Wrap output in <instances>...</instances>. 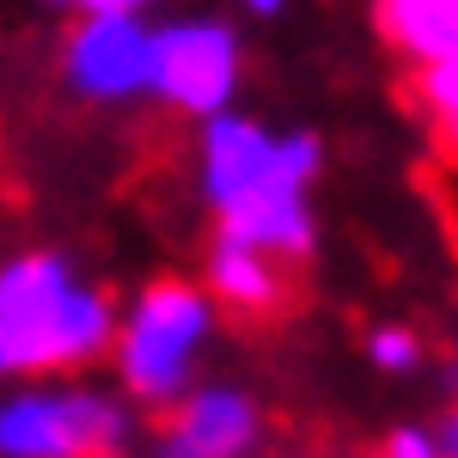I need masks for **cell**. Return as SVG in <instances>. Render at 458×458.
<instances>
[{
    "instance_id": "6da1fadb",
    "label": "cell",
    "mask_w": 458,
    "mask_h": 458,
    "mask_svg": "<svg viewBox=\"0 0 458 458\" xmlns=\"http://www.w3.org/2000/svg\"><path fill=\"white\" fill-rule=\"evenodd\" d=\"M116 293L68 250H13L0 263V386L73 379L110 360Z\"/></svg>"
},
{
    "instance_id": "7a4b0ae2",
    "label": "cell",
    "mask_w": 458,
    "mask_h": 458,
    "mask_svg": "<svg viewBox=\"0 0 458 458\" xmlns=\"http://www.w3.org/2000/svg\"><path fill=\"white\" fill-rule=\"evenodd\" d=\"M220 306L196 276H153L129 300H116V336H110V386L141 416H165L183 391L202 379Z\"/></svg>"
},
{
    "instance_id": "3957f363",
    "label": "cell",
    "mask_w": 458,
    "mask_h": 458,
    "mask_svg": "<svg viewBox=\"0 0 458 458\" xmlns=\"http://www.w3.org/2000/svg\"><path fill=\"white\" fill-rule=\"evenodd\" d=\"M147 416L92 373L0 386V458H129Z\"/></svg>"
},
{
    "instance_id": "277c9868",
    "label": "cell",
    "mask_w": 458,
    "mask_h": 458,
    "mask_svg": "<svg viewBox=\"0 0 458 458\" xmlns=\"http://www.w3.org/2000/svg\"><path fill=\"white\" fill-rule=\"evenodd\" d=\"M324 135L318 129H282L276 141V165L250 183L233 208L214 214V233L220 239H239V245L269 250L276 263L300 269L318 257V177H324Z\"/></svg>"
},
{
    "instance_id": "5b68a950",
    "label": "cell",
    "mask_w": 458,
    "mask_h": 458,
    "mask_svg": "<svg viewBox=\"0 0 458 458\" xmlns=\"http://www.w3.org/2000/svg\"><path fill=\"white\" fill-rule=\"evenodd\" d=\"M245 86V37L220 13H177L153 19V73L147 98L190 123H208L239 105Z\"/></svg>"
},
{
    "instance_id": "8992f818",
    "label": "cell",
    "mask_w": 458,
    "mask_h": 458,
    "mask_svg": "<svg viewBox=\"0 0 458 458\" xmlns=\"http://www.w3.org/2000/svg\"><path fill=\"white\" fill-rule=\"evenodd\" d=\"M55 73L68 86V98L92 110H129L147 98V73H153V19L141 13H86L68 19Z\"/></svg>"
},
{
    "instance_id": "52a82bcc",
    "label": "cell",
    "mask_w": 458,
    "mask_h": 458,
    "mask_svg": "<svg viewBox=\"0 0 458 458\" xmlns=\"http://www.w3.org/2000/svg\"><path fill=\"white\" fill-rule=\"evenodd\" d=\"M263 434H269V416L257 391L233 379H196L165 416H153L129 458H257Z\"/></svg>"
},
{
    "instance_id": "ba28073f",
    "label": "cell",
    "mask_w": 458,
    "mask_h": 458,
    "mask_svg": "<svg viewBox=\"0 0 458 458\" xmlns=\"http://www.w3.org/2000/svg\"><path fill=\"white\" fill-rule=\"evenodd\" d=\"M196 282L214 293V306L233 318H276L293 293V269L276 263L269 250L239 245V239H208V257H202V276Z\"/></svg>"
},
{
    "instance_id": "9c48e42d",
    "label": "cell",
    "mask_w": 458,
    "mask_h": 458,
    "mask_svg": "<svg viewBox=\"0 0 458 458\" xmlns=\"http://www.w3.org/2000/svg\"><path fill=\"white\" fill-rule=\"evenodd\" d=\"M410 86H416V110L428 116V129L458 153V55L410 68Z\"/></svg>"
},
{
    "instance_id": "30bf717a",
    "label": "cell",
    "mask_w": 458,
    "mask_h": 458,
    "mask_svg": "<svg viewBox=\"0 0 458 458\" xmlns=\"http://www.w3.org/2000/svg\"><path fill=\"white\" fill-rule=\"evenodd\" d=\"M367 367L386 373V379H410V373H422V367H428L422 330H410V324H373V330H367Z\"/></svg>"
},
{
    "instance_id": "8fae6325",
    "label": "cell",
    "mask_w": 458,
    "mask_h": 458,
    "mask_svg": "<svg viewBox=\"0 0 458 458\" xmlns=\"http://www.w3.org/2000/svg\"><path fill=\"white\" fill-rule=\"evenodd\" d=\"M360 458H440L434 453V434H428V422H397L373 446V453H360Z\"/></svg>"
},
{
    "instance_id": "7c38bea8",
    "label": "cell",
    "mask_w": 458,
    "mask_h": 458,
    "mask_svg": "<svg viewBox=\"0 0 458 458\" xmlns=\"http://www.w3.org/2000/svg\"><path fill=\"white\" fill-rule=\"evenodd\" d=\"M31 6H49L62 19H86V13H141V19H153L165 0H31Z\"/></svg>"
},
{
    "instance_id": "4fadbf2b",
    "label": "cell",
    "mask_w": 458,
    "mask_h": 458,
    "mask_svg": "<svg viewBox=\"0 0 458 458\" xmlns=\"http://www.w3.org/2000/svg\"><path fill=\"white\" fill-rule=\"evenodd\" d=\"M428 434H434V453L440 458H458V397H446V410L428 422Z\"/></svg>"
},
{
    "instance_id": "5bb4252c",
    "label": "cell",
    "mask_w": 458,
    "mask_h": 458,
    "mask_svg": "<svg viewBox=\"0 0 458 458\" xmlns=\"http://www.w3.org/2000/svg\"><path fill=\"white\" fill-rule=\"evenodd\" d=\"M233 6H239L245 19H257V25H276V19H282L293 0H233Z\"/></svg>"
},
{
    "instance_id": "9a60e30c",
    "label": "cell",
    "mask_w": 458,
    "mask_h": 458,
    "mask_svg": "<svg viewBox=\"0 0 458 458\" xmlns=\"http://www.w3.org/2000/svg\"><path fill=\"white\" fill-rule=\"evenodd\" d=\"M428 13L440 19V31H446V43H453V55H458V0H428Z\"/></svg>"
},
{
    "instance_id": "2e32d148",
    "label": "cell",
    "mask_w": 458,
    "mask_h": 458,
    "mask_svg": "<svg viewBox=\"0 0 458 458\" xmlns=\"http://www.w3.org/2000/svg\"><path fill=\"white\" fill-rule=\"evenodd\" d=\"M446 208H453V233H458V165H453V177H446Z\"/></svg>"
}]
</instances>
